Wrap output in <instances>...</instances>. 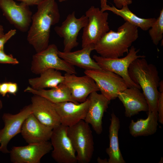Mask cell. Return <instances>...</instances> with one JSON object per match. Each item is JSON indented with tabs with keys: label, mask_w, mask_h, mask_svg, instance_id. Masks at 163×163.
Returning <instances> with one entry per match:
<instances>
[{
	"label": "cell",
	"mask_w": 163,
	"mask_h": 163,
	"mask_svg": "<svg viewBox=\"0 0 163 163\" xmlns=\"http://www.w3.org/2000/svg\"><path fill=\"white\" fill-rule=\"evenodd\" d=\"M53 104L61 124L69 127L84 120L88 108L89 100L87 98L82 103L66 101Z\"/></svg>",
	"instance_id": "2e32d148"
},
{
	"label": "cell",
	"mask_w": 163,
	"mask_h": 163,
	"mask_svg": "<svg viewBox=\"0 0 163 163\" xmlns=\"http://www.w3.org/2000/svg\"><path fill=\"white\" fill-rule=\"evenodd\" d=\"M88 98L89 105L84 120L91 126L97 134H100L103 131L102 118L110 101L96 91L90 94Z\"/></svg>",
	"instance_id": "9a60e30c"
},
{
	"label": "cell",
	"mask_w": 163,
	"mask_h": 163,
	"mask_svg": "<svg viewBox=\"0 0 163 163\" xmlns=\"http://www.w3.org/2000/svg\"><path fill=\"white\" fill-rule=\"evenodd\" d=\"M67 0H59V1L60 2H62L64 1H66Z\"/></svg>",
	"instance_id": "8d00e7d4"
},
{
	"label": "cell",
	"mask_w": 163,
	"mask_h": 163,
	"mask_svg": "<svg viewBox=\"0 0 163 163\" xmlns=\"http://www.w3.org/2000/svg\"><path fill=\"white\" fill-rule=\"evenodd\" d=\"M139 37L138 27L127 21L117 31L110 30L94 45V50L100 56L118 58L129 52L132 43Z\"/></svg>",
	"instance_id": "3957f363"
},
{
	"label": "cell",
	"mask_w": 163,
	"mask_h": 163,
	"mask_svg": "<svg viewBox=\"0 0 163 163\" xmlns=\"http://www.w3.org/2000/svg\"><path fill=\"white\" fill-rule=\"evenodd\" d=\"M128 72L131 80L142 91L148 105V112H152L158 117L157 104L160 81L156 67L148 63L145 58H139L131 64Z\"/></svg>",
	"instance_id": "7a4b0ae2"
},
{
	"label": "cell",
	"mask_w": 163,
	"mask_h": 163,
	"mask_svg": "<svg viewBox=\"0 0 163 163\" xmlns=\"http://www.w3.org/2000/svg\"><path fill=\"white\" fill-rule=\"evenodd\" d=\"M94 50V45H90L73 52L58 51L59 56L66 62L74 66H77L85 70L102 69L90 55Z\"/></svg>",
	"instance_id": "ffe728a7"
},
{
	"label": "cell",
	"mask_w": 163,
	"mask_h": 163,
	"mask_svg": "<svg viewBox=\"0 0 163 163\" xmlns=\"http://www.w3.org/2000/svg\"><path fill=\"white\" fill-rule=\"evenodd\" d=\"M24 91L42 97L53 104L66 101L79 103L73 99L69 89L63 83L49 90H35L30 87L28 86L25 89Z\"/></svg>",
	"instance_id": "7402d4cb"
},
{
	"label": "cell",
	"mask_w": 163,
	"mask_h": 163,
	"mask_svg": "<svg viewBox=\"0 0 163 163\" xmlns=\"http://www.w3.org/2000/svg\"><path fill=\"white\" fill-rule=\"evenodd\" d=\"M110 123L109 127V144L106 149L109 156L108 163H125L120 150L118 140V132L120 128L119 118L114 112L111 114Z\"/></svg>",
	"instance_id": "44dd1931"
},
{
	"label": "cell",
	"mask_w": 163,
	"mask_h": 163,
	"mask_svg": "<svg viewBox=\"0 0 163 163\" xmlns=\"http://www.w3.org/2000/svg\"><path fill=\"white\" fill-rule=\"evenodd\" d=\"M8 93V82L0 83V94L5 96Z\"/></svg>",
	"instance_id": "1f68e13d"
},
{
	"label": "cell",
	"mask_w": 163,
	"mask_h": 163,
	"mask_svg": "<svg viewBox=\"0 0 163 163\" xmlns=\"http://www.w3.org/2000/svg\"><path fill=\"white\" fill-rule=\"evenodd\" d=\"M52 130V128L41 123L31 113L24 120L21 133L28 144L48 141Z\"/></svg>",
	"instance_id": "ac0fdd59"
},
{
	"label": "cell",
	"mask_w": 163,
	"mask_h": 163,
	"mask_svg": "<svg viewBox=\"0 0 163 163\" xmlns=\"http://www.w3.org/2000/svg\"><path fill=\"white\" fill-rule=\"evenodd\" d=\"M18 90V86L17 83L11 82H8V93L15 95Z\"/></svg>",
	"instance_id": "4dcf8cb0"
},
{
	"label": "cell",
	"mask_w": 163,
	"mask_h": 163,
	"mask_svg": "<svg viewBox=\"0 0 163 163\" xmlns=\"http://www.w3.org/2000/svg\"><path fill=\"white\" fill-rule=\"evenodd\" d=\"M31 102L32 113L41 123L53 129L61 124L52 103L37 95L31 97Z\"/></svg>",
	"instance_id": "e0dca14e"
},
{
	"label": "cell",
	"mask_w": 163,
	"mask_h": 163,
	"mask_svg": "<svg viewBox=\"0 0 163 163\" xmlns=\"http://www.w3.org/2000/svg\"><path fill=\"white\" fill-rule=\"evenodd\" d=\"M28 5H38L43 0H16Z\"/></svg>",
	"instance_id": "d6a6232c"
},
{
	"label": "cell",
	"mask_w": 163,
	"mask_h": 163,
	"mask_svg": "<svg viewBox=\"0 0 163 163\" xmlns=\"http://www.w3.org/2000/svg\"><path fill=\"white\" fill-rule=\"evenodd\" d=\"M67 133L76 153L77 162L88 163L94 152V142L89 124L84 120L68 127Z\"/></svg>",
	"instance_id": "277c9868"
},
{
	"label": "cell",
	"mask_w": 163,
	"mask_h": 163,
	"mask_svg": "<svg viewBox=\"0 0 163 163\" xmlns=\"http://www.w3.org/2000/svg\"><path fill=\"white\" fill-rule=\"evenodd\" d=\"M68 126L61 124L53 129L50 137L51 156L58 163H76V153L69 137Z\"/></svg>",
	"instance_id": "9c48e42d"
},
{
	"label": "cell",
	"mask_w": 163,
	"mask_h": 163,
	"mask_svg": "<svg viewBox=\"0 0 163 163\" xmlns=\"http://www.w3.org/2000/svg\"><path fill=\"white\" fill-rule=\"evenodd\" d=\"M37 6V11L32 16L27 40L39 53L49 46L51 27L59 22L60 16L55 0H43Z\"/></svg>",
	"instance_id": "6da1fadb"
},
{
	"label": "cell",
	"mask_w": 163,
	"mask_h": 163,
	"mask_svg": "<svg viewBox=\"0 0 163 163\" xmlns=\"http://www.w3.org/2000/svg\"><path fill=\"white\" fill-rule=\"evenodd\" d=\"M0 8L3 15L16 28L22 32L28 31L32 15L28 5L22 2L17 4L14 0H0Z\"/></svg>",
	"instance_id": "7c38bea8"
},
{
	"label": "cell",
	"mask_w": 163,
	"mask_h": 163,
	"mask_svg": "<svg viewBox=\"0 0 163 163\" xmlns=\"http://www.w3.org/2000/svg\"><path fill=\"white\" fill-rule=\"evenodd\" d=\"M105 159H101L99 157H98L97 159V161L99 163H108V160Z\"/></svg>",
	"instance_id": "e575fe53"
},
{
	"label": "cell",
	"mask_w": 163,
	"mask_h": 163,
	"mask_svg": "<svg viewBox=\"0 0 163 163\" xmlns=\"http://www.w3.org/2000/svg\"><path fill=\"white\" fill-rule=\"evenodd\" d=\"M101 10L103 12L107 10L110 11L121 17L125 21L139 27L144 31L149 30L156 20L155 18H144L138 17L129 10L128 5L123 6L121 9H118L113 5L110 6L107 5Z\"/></svg>",
	"instance_id": "603a6c76"
},
{
	"label": "cell",
	"mask_w": 163,
	"mask_h": 163,
	"mask_svg": "<svg viewBox=\"0 0 163 163\" xmlns=\"http://www.w3.org/2000/svg\"><path fill=\"white\" fill-rule=\"evenodd\" d=\"M139 51V49L132 46L127 55L123 58H106L96 55L93 57L102 69L114 72L122 78L128 88L136 87L140 89V86L131 80L128 72L129 67L133 61L137 58L145 57L144 55L137 54Z\"/></svg>",
	"instance_id": "52a82bcc"
},
{
	"label": "cell",
	"mask_w": 163,
	"mask_h": 163,
	"mask_svg": "<svg viewBox=\"0 0 163 163\" xmlns=\"http://www.w3.org/2000/svg\"><path fill=\"white\" fill-rule=\"evenodd\" d=\"M158 121V117L152 112H148L145 119H139L136 122L131 120L129 127L130 133L134 137L153 135L157 130Z\"/></svg>",
	"instance_id": "d4e9b609"
},
{
	"label": "cell",
	"mask_w": 163,
	"mask_h": 163,
	"mask_svg": "<svg viewBox=\"0 0 163 163\" xmlns=\"http://www.w3.org/2000/svg\"><path fill=\"white\" fill-rule=\"evenodd\" d=\"M64 76L63 83L69 89L73 99L78 103L85 101L91 93L99 91L94 81L88 75L78 76L66 73Z\"/></svg>",
	"instance_id": "5bb4252c"
},
{
	"label": "cell",
	"mask_w": 163,
	"mask_h": 163,
	"mask_svg": "<svg viewBox=\"0 0 163 163\" xmlns=\"http://www.w3.org/2000/svg\"><path fill=\"white\" fill-rule=\"evenodd\" d=\"M53 149L51 142L28 144L23 146H14L10 151L13 163H40L42 158Z\"/></svg>",
	"instance_id": "4fadbf2b"
},
{
	"label": "cell",
	"mask_w": 163,
	"mask_h": 163,
	"mask_svg": "<svg viewBox=\"0 0 163 163\" xmlns=\"http://www.w3.org/2000/svg\"><path fill=\"white\" fill-rule=\"evenodd\" d=\"M3 26L0 24V37L3 36L5 34Z\"/></svg>",
	"instance_id": "836d02e7"
},
{
	"label": "cell",
	"mask_w": 163,
	"mask_h": 163,
	"mask_svg": "<svg viewBox=\"0 0 163 163\" xmlns=\"http://www.w3.org/2000/svg\"><path fill=\"white\" fill-rule=\"evenodd\" d=\"M32 113L31 104L24 107L15 114L4 113L2 119L4 123V127L0 129V152L9 153L7 145L10 140L21 133L23 124L26 118Z\"/></svg>",
	"instance_id": "8fae6325"
},
{
	"label": "cell",
	"mask_w": 163,
	"mask_h": 163,
	"mask_svg": "<svg viewBox=\"0 0 163 163\" xmlns=\"http://www.w3.org/2000/svg\"><path fill=\"white\" fill-rule=\"evenodd\" d=\"M16 33L15 29H11L0 37V49L4 50V44Z\"/></svg>",
	"instance_id": "f546056e"
},
{
	"label": "cell",
	"mask_w": 163,
	"mask_h": 163,
	"mask_svg": "<svg viewBox=\"0 0 163 163\" xmlns=\"http://www.w3.org/2000/svg\"><path fill=\"white\" fill-rule=\"evenodd\" d=\"M88 19L83 28L82 46L84 47L94 44L110 30L108 22L109 14L102 11L98 8L91 6L85 12Z\"/></svg>",
	"instance_id": "5b68a950"
},
{
	"label": "cell",
	"mask_w": 163,
	"mask_h": 163,
	"mask_svg": "<svg viewBox=\"0 0 163 163\" xmlns=\"http://www.w3.org/2000/svg\"><path fill=\"white\" fill-rule=\"evenodd\" d=\"M84 73L93 79L101 94L110 101L128 88L123 79L112 72L101 69L85 70Z\"/></svg>",
	"instance_id": "ba28073f"
},
{
	"label": "cell",
	"mask_w": 163,
	"mask_h": 163,
	"mask_svg": "<svg viewBox=\"0 0 163 163\" xmlns=\"http://www.w3.org/2000/svg\"><path fill=\"white\" fill-rule=\"evenodd\" d=\"M58 50L54 44L49 45L45 50L37 53L32 57L31 70L36 75H40L49 69L65 71L69 74H76L74 66L60 58Z\"/></svg>",
	"instance_id": "8992f818"
},
{
	"label": "cell",
	"mask_w": 163,
	"mask_h": 163,
	"mask_svg": "<svg viewBox=\"0 0 163 163\" xmlns=\"http://www.w3.org/2000/svg\"><path fill=\"white\" fill-rule=\"evenodd\" d=\"M2 101L0 99V110L2 108Z\"/></svg>",
	"instance_id": "d590c367"
},
{
	"label": "cell",
	"mask_w": 163,
	"mask_h": 163,
	"mask_svg": "<svg viewBox=\"0 0 163 163\" xmlns=\"http://www.w3.org/2000/svg\"><path fill=\"white\" fill-rule=\"evenodd\" d=\"M19 62L12 55H7L5 53L4 50L0 49V63L16 65Z\"/></svg>",
	"instance_id": "83f0119b"
},
{
	"label": "cell",
	"mask_w": 163,
	"mask_h": 163,
	"mask_svg": "<svg viewBox=\"0 0 163 163\" xmlns=\"http://www.w3.org/2000/svg\"><path fill=\"white\" fill-rule=\"evenodd\" d=\"M159 92L157 104L158 113V121L161 124H163V82H160L159 86Z\"/></svg>",
	"instance_id": "4316f807"
},
{
	"label": "cell",
	"mask_w": 163,
	"mask_h": 163,
	"mask_svg": "<svg viewBox=\"0 0 163 163\" xmlns=\"http://www.w3.org/2000/svg\"><path fill=\"white\" fill-rule=\"evenodd\" d=\"M88 19L85 15L76 18L75 11L69 14L60 26L55 27L56 33L63 39V52L71 51L78 45L77 37L79 33L87 24Z\"/></svg>",
	"instance_id": "30bf717a"
},
{
	"label": "cell",
	"mask_w": 163,
	"mask_h": 163,
	"mask_svg": "<svg viewBox=\"0 0 163 163\" xmlns=\"http://www.w3.org/2000/svg\"><path fill=\"white\" fill-rule=\"evenodd\" d=\"M117 97L125 107L126 117H130L141 111H148L146 100L140 89L136 87L128 88L119 93Z\"/></svg>",
	"instance_id": "d6986e66"
},
{
	"label": "cell",
	"mask_w": 163,
	"mask_h": 163,
	"mask_svg": "<svg viewBox=\"0 0 163 163\" xmlns=\"http://www.w3.org/2000/svg\"><path fill=\"white\" fill-rule=\"evenodd\" d=\"M113 2L117 8L121 9L123 6L128 5L132 3V0H113ZM107 0H100L101 9L106 6Z\"/></svg>",
	"instance_id": "f1b7e54d"
},
{
	"label": "cell",
	"mask_w": 163,
	"mask_h": 163,
	"mask_svg": "<svg viewBox=\"0 0 163 163\" xmlns=\"http://www.w3.org/2000/svg\"><path fill=\"white\" fill-rule=\"evenodd\" d=\"M149 35L153 43L157 45L162 39L163 36V9L160 11L158 17L149 30Z\"/></svg>",
	"instance_id": "484cf974"
},
{
	"label": "cell",
	"mask_w": 163,
	"mask_h": 163,
	"mask_svg": "<svg viewBox=\"0 0 163 163\" xmlns=\"http://www.w3.org/2000/svg\"><path fill=\"white\" fill-rule=\"evenodd\" d=\"M40 75L39 77L29 79L28 83L33 89L40 90L54 88L63 83L64 79L61 72L53 69H47Z\"/></svg>",
	"instance_id": "cb8c5ba5"
}]
</instances>
